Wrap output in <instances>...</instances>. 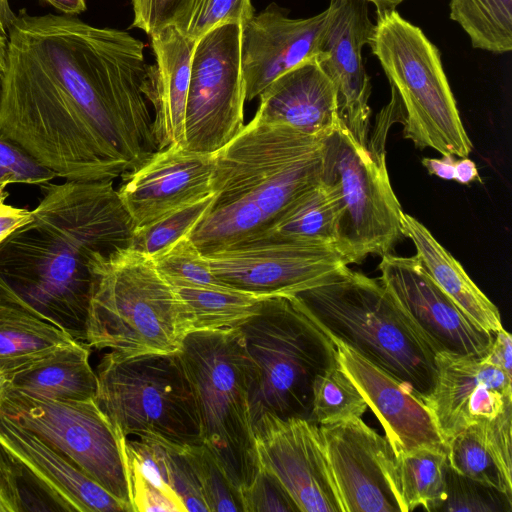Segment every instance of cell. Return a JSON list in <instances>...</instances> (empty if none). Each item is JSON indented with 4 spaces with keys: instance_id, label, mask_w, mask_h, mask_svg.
<instances>
[{
    "instance_id": "47",
    "label": "cell",
    "mask_w": 512,
    "mask_h": 512,
    "mask_svg": "<svg viewBox=\"0 0 512 512\" xmlns=\"http://www.w3.org/2000/svg\"><path fill=\"white\" fill-rule=\"evenodd\" d=\"M454 180L461 184H469L481 180L476 164L467 157L455 161Z\"/></svg>"
},
{
    "instance_id": "15",
    "label": "cell",
    "mask_w": 512,
    "mask_h": 512,
    "mask_svg": "<svg viewBox=\"0 0 512 512\" xmlns=\"http://www.w3.org/2000/svg\"><path fill=\"white\" fill-rule=\"evenodd\" d=\"M253 429L259 465L275 475L300 512H342L318 424L265 413Z\"/></svg>"
},
{
    "instance_id": "26",
    "label": "cell",
    "mask_w": 512,
    "mask_h": 512,
    "mask_svg": "<svg viewBox=\"0 0 512 512\" xmlns=\"http://www.w3.org/2000/svg\"><path fill=\"white\" fill-rule=\"evenodd\" d=\"M90 346L74 340L5 374L7 387L55 401L94 400L97 375L89 363Z\"/></svg>"
},
{
    "instance_id": "45",
    "label": "cell",
    "mask_w": 512,
    "mask_h": 512,
    "mask_svg": "<svg viewBox=\"0 0 512 512\" xmlns=\"http://www.w3.org/2000/svg\"><path fill=\"white\" fill-rule=\"evenodd\" d=\"M8 196L5 188L0 187V243L31 217V211L7 204Z\"/></svg>"
},
{
    "instance_id": "36",
    "label": "cell",
    "mask_w": 512,
    "mask_h": 512,
    "mask_svg": "<svg viewBox=\"0 0 512 512\" xmlns=\"http://www.w3.org/2000/svg\"><path fill=\"white\" fill-rule=\"evenodd\" d=\"M208 512H244L241 492L204 444L186 447Z\"/></svg>"
},
{
    "instance_id": "30",
    "label": "cell",
    "mask_w": 512,
    "mask_h": 512,
    "mask_svg": "<svg viewBox=\"0 0 512 512\" xmlns=\"http://www.w3.org/2000/svg\"><path fill=\"white\" fill-rule=\"evenodd\" d=\"M171 285L186 310L190 332L238 327L269 298L229 286Z\"/></svg>"
},
{
    "instance_id": "10",
    "label": "cell",
    "mask_w": 512,
    "mask_h": 512,
    "mask_svg": "<svg viewBox=\"0 0 512 512\" xmlns=\"http://www.w3.org/2000/svg\"><path fill=\"white\" fill-rule=\"evenodd\" d=\"M320 182L339 213V250L350 264L383 256L404 236L401 205L393 191L384 148L359 143L339 121L323 139Z\"/></svg>"
},
{
    "instance_id": "13",
    "label": "cell",
    "mask_w": 512,
    "mask_h": 512,
    "mask_svg": "<svg viewBox=\"0 0 512 512\" xmlns=\"http://www.w3.org/2000/svg\"><path fill=\"white\" fill-rule=\"evenodd\" d=\"M204 255L223 284L263 297L291 296L350 264L335 245L273 232Z\"/></svg>"
},
{
    "instance_id": "52",
    "label": "cell",
    "mask_w": 512,
    "mask_h": 512,
    "mask_svg": "<svg viewBox=\"0 0 512 512\" xmlns=\"http://www.w3.org/2000/svg\"><path fill=\"white\" fill-rule=\"evenodd\" d=\"M6 385H7V380L4 376V374L0 372V401H1V398L5 391Z\"/></svg>"
},
{
    "instance_id": "32",
    "label": "cell",
    "mask_w": 512,
    "mask_h": 512,
    "mask_svg": "<svg viewBox=\"0 0 512 512\" xmlns=\"http://www.w3.org/2000/svg\"><path fill=\"white\" fill-rule=\"evenodd\" d=\"M450 19L474 48L496 54L512 50V0H450Z\"/></svg>"
},
{
    "instance_id": "35",
    "label": "cell",
    "mask_w": 512,
    "mask_h": 512,
    "mask_svg": "<svg viewBox=\"0 0 512 512\" xmlns=\"http://www.w3.org/2000/svg\"><path fill=\"white\" fill-rule=\"evenodd\" d=\"M159 273L170 284L196 286H227L211 271L204 254L185 235L150 256Z\"/></svg>"
},
{
    "instance_id": "42",
    "label": "cell",
    "mask_w": 512,
    "mask_h": 512,
    "mask_svg": "<svg viewBox=\"0 0 512 512\" xmlns=\"http://www.w3.org/2000/svg\"><path fill=\"white\" fill-rule=\"evenodd\" d=\"M193 0H131L133 27L152 36L170 26H177Z\"/></svg>"
},
{
    "instance_id": "19",
    "label": "cell",
    "mask_w": 512,
    "mask_h": 512,
    "mask_svg": "<svg viewBox=\"0 0 512 512\" xmlns=\"http://www.w3.org/2000/svg\"><path fill=\"white\" fill-rule=\"evenodd\" d=\"M328 20L322 36L318 60L335 83L339 117L352 136L368 144L371 108L370 78L362 59L374 23L365 0H330Z\"/></svg>"
},
{
    "instance_id": "25",
    "label": "cell",
    "mask_w": 512,
    "mask_h": 512,
    "mask_svg": "<svg viewBox=\"0 0 512 512\" xmlns=\"http://www.w3.org/2000/svg\"><path fill=\"white\" fill-rule=\"evenodd\" d=\"M512 405L492 419L479 420L447 443L448 465L457 473L512 495Z\"/></svg>"
},
{
    "instance_id": "34",
    "label": "cell",
    "mask_w": 512,
    "mask_h": 512,
    "mask_svg": "<svg viewBox=\"0 0 512 512\" xmlns=\"http://www.w3.org/2000/svg\"><path fill=\"white\" fill-rule=\"evenodd\" d=\"M212 194L167 213L156 221L133 230L129 247L152 256L179 238L189 235L208 212Z\"/></svg>"
},
{
    "instance_id": "40",
    "label": "cell",
    "mask_w": 512,
    "mask_h": 512,
    "mask_svg": "<svg viewBox=\"0 0 512 512\" xmlns=\"http://www.w3.org/2000/svg\"><path fill=\"white\" fill-rule=\"evenodd\" d=\"M56 174L44 167L18 145L0 136V187L9 184L40 185Z\"/></svg>"
},
{
    "instance_id": "33",
    "label": "cell",
    "mask_w": 512,
    "mask_h": 512,
    "mask_svg": "<svg viewBox=\"0 0 512 512\" xmlns=\"http://www.w3.org/2000/svg\"><path fill=\"white\" fill-rule=\"evenodd\" d=\"M367 408L365 399L338 360L315 378L311 420L316 424L362 417Z\"/></svg>"
},
{
    "instance_id": "38",
    "label": "cell",
    "mask_w": 512,
    "mask_h": 512,
    "mask_svg": "<svg viewBox=\"0 0 512 512\" xmlns=\"http://www.w3.org/2000/svg\"><path fill=\"white\" fill-rule=\"evenodd\" d=\"M253 15L251 0H193L186 15L175 27L196 42L219 25L230 22L244 24Z\"/></svg>"
},
{
    "instance_id": "49",
    "label": "cell",
    "mask_w": 512,
    "mask_h": 512,
    "mask_svg": "<svg viewBox=\"0 0 512 512\" xmlns=\"http://www.w3.org/2000/svg\"><path fill=\"white\" fill-rule=\"evenodd\" d=\"M16 14L10 8L8 0H0V32L7 35Z\"/></svg>"
},
{
    "instance_id": "41",
    "label": "cell",
    "mask_w": 512,
    "mask_h": 512,
    "mask_svg": "<svg viewBox=\"0 0 512 512\" xmlns=\"http://www.w3.org/2000/svg\"><path fill=\"white\" fill-rule=\"evenodd\" d=\"M241 495L244 512H299L280 481L261 465L252 483Z\"/></svg>"
},
{
    "instance_id": "28",
    "label": "cell",
    "mask_w": 512,
    "mask_h": 512,
    "mask_svg": "<svg viewBox=\"0 0 512 512\" xmlns=\"http://www.w3.org/2000/svg\"><path fill=\"white\" fill-rule=\"evenodd\" d=\"M447 467V449L393 452L386 463V476L401 512L418 507L434 511L445 496Z\"/></svg>"
},
{
    "instance_id": "2",
    "label": "cell",
    "mask_w": 512,
    "mask_h": 512,
    "mask_svg": "<svg viewBox=\"0 0 512 512\" xmlns=\"http://www.w3.org/2000/svg\"><path fill=\"white\" fill-rule=\"evenodd\" d=\"M39 187L30 219L0 243V296L86 343L93 262L129 247L133 224L113 180Z\"/></svg>"
},
{
    "instance_id": "21",
    "label": "cell",
    "mask_w": 512,
    "mask_h": 512,
    "mask_svg": "<svg viewBox=\"0 0 512 512\" xmlns=\"http://www.w3.org/2000/svg\"><path fill=\"white\" fill-rule=\"evenodd\" d=\"M338 361L380 421L395 455L447 446L423 401L402 383L342 343Z\"/></svg>"
},
{
    "instance_id": "48",
    "label": "cell",
    "mask_w": 512,
    "mask_h": 512,
    "mask_svg": "<svg viewBox=\"0 0 512 512\" xmlns=\"http://www.w3.org/2000/svg\"><path fill=\"white\" fill-rule=\"evenodd\" d=\"M65 15H78L86 10L85 0H44Z\"/></svg>"
},
{
    "instance_id": "5",
    "label": "cell",
    "mask_w": 512,
    "mask_h": 512,
    "mask_svg": "<svg viewBox=\"0 0 512 512\" xmlns=\"http://www.w3.org/2000/svg\"><path fill=\"white\" fill-rule=\"evenodd\" d=\"M248 357L252 425L265 413L311 420L315 378L334 365V341L291 296L261 301L238 327Z\"/></svg>"
},
{
    "instance_id": "20",
    "label": "cell",
    "mask_w": 512,
    "mask_h": 512,
    "mask_svg": "<svg viewBox=\"0 0 512 512\" xmlns=\"http://www.w3.org/2000/svg\"><path fill=\"white\" fill-rule=\"evenodd\" d=\"M328 9L308 18H290L276 4L242 24L241 63L246 101L278 76L320 54Z\"/></svg>"
},
{
    "instance_id": "53",
    "label": "cell",
    "mask_w": 512,
    "mask_h": 512,
    "mask_svg": "<svg viewBox=\"0 0 512 512\" xmlns=\"http://www.w3.org/2000/svg\"><path fill=\"white\" fill-rule=\"evenodd\" d=\"M3 76H4V74H0V98H1V94H2Z\"/></svg>"
},
{
    "instance_id": "44",
    "label": "cell",
    "mask_w": 512,
    "mask_h": 512,
    "mask_svg": "<svg viewBox=\"0 0 512 512\" xmlns=\"http://www.w3.org/2000/svg\"><path fill=\"white\" fill-rule=\"evenodd\" d=\"M485 359L512 376V337L504 328L494 333Z\"/></svg>"
},
{
    "instance_id": "8",
    "label": "cell",
    "mask_w": 512,
    "mask_h": 512,
    "mask_svg": "<svg viewBox=\"0 0 512 512\" xmlns=\"http://www.w3.org/2000/svg\"><path fill=\"white\" fill-rule=\"evenodd\" d=\"M368 45L398 99L403 136L419 148L467 157L472 151L438 48L395 10L377 12Z\"/></svg>"
},
{
    "instance_id": "7",
    "label": "cell",
    "mask_w": 512,
    "mask_h": 512,
    "mask_svg": "<svg viewBox=\"0 0 512 512\" xmlns=\"http://www.w3.org/2000/svg\"><path fill=\"white\" fill-rule=\"evenodd\" d=\"M196 399L203 444L240 492L259 470L248 403V357L241 333L193 331L178 351Z\"/></svg>"
},
{
    "instance_id": "24",
    "label": "cell",
    "mask_w": 512,
    "mask_h": 512,
    "mask_svg": "<svg viewBox=\"0 0 512 512\" xmlns=\"http://www.w3.org/2000/svg\"><path fill=\"white\" fill-rule=\"evenodd\" d=\"M155 56L143 92L153 108L152 134L157 150L185 146V112L195 41L175 26L150 36Z\"/></svg>"
},
{
    "instance_id": "23",
    "label": "cell",
    "mask_w": 512,
    "mask_h": 512,
    "mask_svg": "<svg viewBox=\"0 0 512 512\" xmlns=\"http://www.w3.org/2000/svg\"><path fill=\"white\" fill-rule=\"evenodd\" d=\"M255 118L324 137L339 123L338 90L318 56L306 59L272 81L259 95Z\"/></svg>"
},
{
    "instance_id": "18",
    "label": "cell",
    "mask_w": 512,
    "mask_h": 512,
    "mask_svg": "<svg viewBox=\"0 0 512 512\" xmlns=\"http://www.w3.org/2000/svg\"><path fill=\"white\" fill-rule=\"evenodd\" d=\"M212 175L213 154L171 145L123 173L117 192L136 229L211 195Z\"/></svg>"
},
{
    "instance_id": "1",
    "label": "cell",
    "mask_w": 512,
    "mask_h": 512,
    "mask_svg": "<svg viewBox=\"0 0 512 512\" xmlns=\"http://www.w3.org/2000/svg\"><path fill=\"white\" fill-rule=\"evenodd\" d=\"M7 37L1 137L75 181L114 180L157 150L140 40L74 16L24 9Z\"/></svg>"
},
{
    "instance_id": "14",
    "label": "cell",
    "mask_w": 512,
    "mask_h": 512,
    "mask_svg": "<svg viewBox=\"0 0 512 512\" xmlns=\"http://www.w3.org/2000/svg\"><path fill=\"white\" fill-rule=\"evenodd\" d=\"M379 280L434 354L482 355L492 333L474 324L441 290L417 257L381 256Z\"/></svg>"
},
{
    "instance_id": "22",
    "label": "cell",
    "mask_w": 512,
    "mask_h": 512,
    "mask_svg": "<svg viewBox=\"0 0 512 512\" xmlns=\"http://www.w3.org/2000/svg\"><path fill=\"white\" fill-rule=\"evenodd\" d=\"M0 443L30 481L59 506L79 512H132L70 459L0 413Z\"/></svg>"
},
{
    "instance_id": "39",
    "label": "cell",
    "mask_w": 512,
    "mask_h": 512,
    "mask_svg": "<svg viewBox=\"0 0 512 512\" xmlns=\"http://www.w3.org/2000/svg\"><path fill=\"white\" fill-rule=\"evenodd\" d=\"M163 477L187 511L208 512L186 447L152 439Z\"/></svg>"
},
{
    "instance_id": "46",
    "label": "cell",
    "mask_w": 512,
    "mask_h": 512,
    "mask_svg": "<svg viewBox=\"0 0 512 512\" xmlns=\"http://www.w3.org/2000/svg\"><path fill=\"white\" fill-rule=\"evenodd\" d=\"M455 161L454 156L443 155L440 159L423 158L422 164L429 174L444 180H454Z\"/></svg>"
},
{
    "instance_id": "4",
    "label": "cell",
    "mask_w": 512,
    "mask_h": 512,
    "mask_svg": "<svg viewBox=\"0 0 512 512\" xmlns=\"http://www.w3.org/2000/svg\"><path fill=\"white\" fill-rule=\"evenodd\" d=\"M291 297L334 342L344 344L420 399L433 389L435 354L379 279L344 266Z\"/></svg>"
},
{
    "instance_id": "43",
    "label": "cell",
    "mask_w": 512,
    "mask_h": 512,
    "mask_svg": "<svg viewBox=\"0 0 512 512\" xmlns=\"http://www.w3.org/2000/svg\"><path fill=\"white\" fill-rule=\"evenodd\" d=\"M20 465L0 443V512L26 510Z\"/></svg>"
},
{
    "instance_id": "9",
    "label": "cell",
    "mask_w": 512,
    "mask_h": 512,
    "mask_svg": "<svg viewBox=\"0 0 512 512\" xmlns=\"http://www.w3.org/2000/svg\"><path fill=\"white\" fill-rule=\"evenodd\" d=\"M96 375L94 400L126 438L203 444L196 399L178 352L123 356L111 351Z\"/></svg>"
},
{
    "instance_id": "12",
    "label": "cell",
    "mask_w": 512,
    "mask_h": 512,
    "mask_svg": "<svg viewBox=\"0 0 512 512\" xmlns=\"http://www.w3.org/2000/svg\"><path fill=\"white\" fill-rule=\"evenodd\" d=\"M242 24L219 25L194 46L185 112V147L213 154L244 127Z\"/></svg>"
},
{
    "instance_id": "3",
    "label": "cell",
    "mask_w": 512,
    "mask_h": 512,
    "mask_svg": "<svg viewBox=\"0 0 512 512\" xmlns=\"http://www.w3.org/2000/svg\"><path fill=\"white\" fill-rule=\"evenodd\" d=\"M324 138L254 117L213 153L212 203L189 234L201 253L264 233L319 184Z\"/></svg>"
},
{
    "instance_id": "29",
    "label": "cell",
    "mask_w": 512,
    "mask_h": 512,
    "mask_svg": "<svg viewBox=\"0 0 512 512\" xmlns=\"http://www.w3.org/2000/svg\"><path fill=\"white\" fill-rule=\"evenodd\" d=\"M75 339L0 296V372L4 375Z\"/></svg>"
},
{
    "instance_id": "27",
    "label": "cell",
    "mask_w": 512,
    "mask_h": 512,
    "mask_svg": "<svg viewBox=\"0 0 512 512\" xmlns=\"http://www.w3.org/2000/svg\"><path fill=\"white\" fill-rule=\"evenodd\" d=\"M401 223L403 235L415 246V256L454 304L484 331L494 334L503 329L496 305L432 233L419 220L404 212Z\"/></svg>"
},
{
    "instance_id": "17",
    "label": "cell",
    "mask_w": 512,
    "mask_h": 512,
    "mask_svg": "<svg viewBox=\"0 0 512 512\" xmlns=\"http://www.w3.org/2000/svg\"><path fill=\"white\" fill-rule=\"evenodd\" d=\"M487 352V351H486ZM436 380L421 400L445 444L467 426L492 419L512 405V376L482 355L435 354Z\"/></svg>"
},
{
    "instance_id": "16",
    "label": "cell",
    "mask_w": 512,
    "mask_h": 512,
    "mask_svg": "<svg viewBox=\"0 0 512 512\" xmlns=\"http://www.w3.org/2000/svg\"><path fill=\"white\" fill-rule=\"evenodd\" d=\"M342 512H401L386 476L393 449L361 417L319 425Z\"/></svg>"
},
{
    "instance_id": "11",
    "label": "cell",
    "mask_w": 512,
    "mask_h": 512,
    "mask_svg": "<svg viewBox=\"0 0 512 512\" xmlns=\"http://www.w3.org/2000/svg\"><path fill=\"white\" fill-rule=\"evenodd\" d=\"M0 413L66 456L133 512L127 439L95 400L35 398L6 385Z\"/></svg>"
},
{
    "instance_id": "50",
    "label": "cell",
    "mask_w": 512,
    "mask_h": 512,
    "mask_svg": "<svg viewBox=\"0 0 512 512\" xmlns=\"http://www.w3.org/2000/svg\"><path fill=\"white\" fill-rule=\"evenodd\" d=\"M8 37L0 32V74H4L7 67Z\"/></svg>"
},
{
    "instance_id": "6",
    "label": "cell",
    "mask_w": 512,
    "mask_h": 512,
    "mask_svg": "<svg viewBox=\"0 0 512 512\" xmlns=\"http://www.w3.org/2000/svg\"><path fill=\"white\" fill-rule=\"evenodd\" d=\"M96 282L86 343L123 356L176 353L190 325L172 285L150 256L121 248L93 262Z\"/></svg>"
},
{
    "instance_id": "31",
    "label": "cell",
    "mask_w": 512,
    "mask_h": 512,
    "mask_svg": "<svg viewBox=\"0 0 512 512\" xmlns=\"http://www.w3.org/2000/svg\"><path fill=\"white\" fill-rule=\"evenodd\" d=\"M338 223L336 201L320 182L296 198L265 232L337 246Z\"/></svg>"
},
{
    "instance_id": "37",
    "label": "cell",
    "mask_w": 512,
    "mask_h": 512,
    "mask_svg": "<svg viewBox=\"0 0 512 512\" xmlns=\"http://www.w3.org/2000/svg\"><path fill=\"white\" fill-rule=\"evenodd\" d=\"M511 497L454 471L446 470L445 496L434 511H511Z\"/></svg>"
},
{
    "instance_id": "51",
    "label": "cell",
    "mask_w": 512,
    "mask_h": 512,
    "mask_svg": "<svg viewBox=\"0 0 512 512\" xmlns=\"http://www.w3.org/2000/svg\"><path fill=\"white\" fill-rule=\"evenodd\" d=\"M368 3H372L377 12L387 11V10H395L396 7L401 4L405 0H365Z\"/></svg>"
}]
</instances>
